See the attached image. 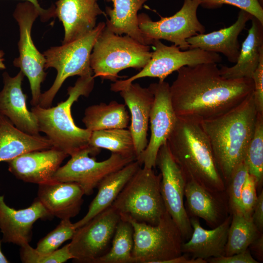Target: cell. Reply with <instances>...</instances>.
Listing matches in <instances>:
<instances>
[{
    "label": "cell",
    "mask_w": 263,
    "mask_h": 263,
    "mask_svg": "<svg viewBox=\"0 0 263 263\" xmlns=\"http://www.w3.org/2000/svg\"><path fill=\"white\" fill-rule=\"evenodd\" d=\"M187 213L198 217L214 228L230 214L226 191L212 192L193 181H188L185 188Z\"/></svg>",
    "instance_id": "cell-20"
},
{
    "label": "cell",
    "mask_w": 263,
    "mask_h": 263,
    "mask_svg": "<svg viewBox=\"0 0 263 263\" xmlns=\"http://www.w3.org/2000/svg\"><path fill=\"white\" fill-rule=\"evenodd\" d=\"M177 72L169 90L177 117L200 121L211 119L236 107L253 93L252 78H225L217 63L184 66Z\"/></svg>",
    "instance_id": "cell-1"
},
{
    "label": "cell",
    "mask_w": 263,
    "mask_h": 263,
    "mask_svg": "<svg viewBox=\"0 0 263 263\" xmlns=\"http://www.w3.org/2000/svg\"><path fill=\"white\" fill-rule=\"evenodd\" d=\"M4 54V52L2 50H0V70H3L6 68V67L3 63Z\"/></svg>",
    "instance_id": "cell-45"
},
{
    "label": "cell",
    "mask_w": 263,
    "mask_h": 263,
    "mask_svg": "<svg viewBox=\"0 0 263 263\" xmlns=\"http://www.w3.org/2000/svg\"><path fill=\"white\" fill-rule=\"evenodd\" d=\"M161 173L140 167L111 205L120 215L139 222L157 225L167 211L160 190Z\"/></svg>",
    "instance_id": "cell-6"
},
{
    "label": "cell",
    "mask_w": 263,
    "mask_h": 263,
    "mask_svg": "<svg viewBox=\"0 0 263 263\" xmlns=\"http://www.w3.org/2000/svg\"><path fill=\"white\" fill-rule=\"evenodd\" d=\"M258 260L263 261V235L261 233L249 245Z\"/></svg>",
    "instance_id": "cell-43"
},
{
    "label": "cell",
    "mask_w": 263,
    "mask_h": 263,
    "mask_svg": "<svg viewBox=\"0 0 263 263\" xmlns=\"http://www.w3.org/2000/svg\"><path fill=\"white\" fill-rule=\"evenodd\" d=\"M133 229L132 256L135 263H162L182 254L181 233L166 211L156 225L139 222L120 215Z\"/></svg>",
    "instance_id": "cell-8"
},
{
    "label": "cell",
    "mask_w": 263,
    "mask_h": 263,
    "mask_svg": "<svg viewBox=\"0 0 263 263\" xmlns=\"http://www.w3.org/2000/svg\"><path fill=\"white\" fill-rule=\"evenodd\" d=\"M200 5V0H184L182 7L175 14L161 16L158 21H153L145 13L138 14V27L149 45H152L154 40L164 39L173 43L181 50H188L189 45L187 39L206 31L197 16Z\"/></svg>",
    "instance_id": "cell-11"
},
{
    "label": "cell",
    "mask_w": 263,
    "mask_h": 263,
    "mask_svg": "<svg viewBox=\"0 0 263 263\" xmlns=\"http://www.w3.org/2000/svg\"><path fill=\"white\" fill-rule=\"evenodd\" d=\"M253 16L241 10L236 21L231 26L207 34H200L187 39L189 49L223 54L228 61L235 63L239 56L240 45L239 35Z\"/></svg>",
    "instance_id": "cell-23"
},
{
    "label": "cell",
    "mask_w": 263,
    "mask_h": 263,
    "mask_svg": "<svg viewBox=\"0 0 263 263\" xmlns=\"http://www.w3.org/2000/svg\"><path fill=\"white\" fill-rule=\"evenodd\" d=\"M252 79L254 83L253 96L258 113L263 114V53Z\"/></svg>",
    "instance_id": "cell-39"
},
{
    "label": "cell",
    "mask_w": 263,
    "mask_h": 263,
    "mask_svg": "<svg viewBox=\"0 0 263 263\" xmlns=\"http://www.w3.org/2000/svg\"><path fill=\"white\" fill-rule=\"evenodd\" d=\"M251 217L255 226L260 233L263 230V190L260 192L254 206Z\"/></svg>",
    "instance_id": "cell-41"
},
{
    "label": "cell",
    "mask_w": 263,
    "mask_h": 263,
    "mask_svg": "<svg viewBox=\"0 0 263 263\" xmlns=\"http://www.w3.org/2000/svg\"><path fill=\"white\" fill-rule=\"evenodd\" d=\"M53 147L46 136L24 132L0 113V162H7L28 152Z\"/></svg>",
    "instance_id": "cell-26"
},
{
    "label": "cell",
    "mask_w": 263,
    "mask_h": 263,
    "mask_svg": "<svg viewBox=\"0 0 263 263\" xmlns=\"http://www.w3.org/2000/svg\"><path fill=\"white\" fill-rule=\"evenodd\" d=\"M257 185L255 178L248 173L241 195V212L251 216L257 199Z\"/></svg>",
    "instance_id": "cell-38"
},
{
    "label": "cell",
    "mask_w": 263,
    "mask_h": 263,
    "mask_svg": "<svg viewBox=\"0 0 263 263\" xmlns=\"http://www.w3.org/2000/svg\"><path fill=\"white\" fill-rule=\"evenodd\" d=\"M112 2L113 8L106 7V27L116 34H124L149 45L138 27V12L148 0H104Z\"/></svg>",
    "instance_id": "cell-28"
},
{
    "label": "cell",
    "mask_w": 263,
    "mask_h": 263,
    "mask_svg": "<svg viewBox=\"0 0 263 263\" xmlns=\"http://www.w3.org/2000/svg\"><path fill=\"white\" fill-rule=\"evenodd\" d=\"M259 1H260L261 4L263 5V0H259Z\"/></svg>",
    "instance_id": "cell-46"
},
{
    "label": "cell",
    "mask_w": 263,
    "mask_h": 263,
    "mask_svg": "<svg viewBox=\"0 0 263 263\" xmlns=\"http://www.w3.org/2000/svg\"><path fill=\"white\" fill-rule=\"evenodd\" d=\"M154 50L150 59L137 74L124 80H117L111 85V90L119 92L135 80L146 77H157L165 81L170 74L184 66H192L202 63H217L222 61L221 56L215 52L199 48L181 51L179 47L167 46L160 40L152 43Z\"/></svg>",
    "instance_id": "cell-9"
},
{
    "label": "cell",
    "mask_w": 263,
    "mask_h": 263,
    "mask_svg": "<svg viewBox=\"0 0 263 263\" xmlns=\"http://www.w3.org/2000/svg\"><path fill=\"white\" fill-rule=\"evenodd\" d=\"M231 215L225 251L226 256L246 250L261 234L253 223L251 216L240 212H233Z\"/></svg>",
    "instance_id": "cell-31"
},
{
    "label": "cell",
    "mask_w": 263,
    "mask_h": 263,
    "mask_svg": "<svg viewBox=\"0 0 263 263\" xmlns=\"http://www.w3.org/2000/svg\"><path fill=\"white\" fill-rule=\"evenodd\" d=\"M149 45L131 37L116 34L106 26L98 36L90 56L93 76L113 82L127 68L142 69L151 58Z\"/></svg>",
    "instance_id": "cell-5"
},
{
    "label": "cell",
    "mask_w": 263,
    "mask_h": 263,
    "mask_svg": "<svg viewBox=\"0 0 263 263\" xmlns=\"http://www.w3.org/2000/svg\"><path fill=\"white\" fill-rule=\"evenodd\" d=\"M89 146L109 150L124 157L137 160L134 142L129 130L113 129L91 132Z\"/></svg>",
    "instance_id": "cell-30"
},
{
    "label": "cell",
    "mask_w": 263,
    "mask_h": 263,
    "mask_svg": "<svg viewBox=\"0 0 263 263\" xmlns=\"http://www.w3.org/2000/svg\"><path fill=\"white\" fill-rule=\"evenodd\" d=\"M141 166L136 160L105 177L99 184L97 193L91 202L87 213L81 219L74 223L75 227L77 228L83 225L110 207L126 183Z\"/></svg>",
    "instance_id": "cell-27"
},
{
    "label": "cell",
    "mask_w": 263,
    "mask_h": 263,
    "mask_svg": "<svg viewBox=\"0 0 263 263\" xmlns=\"http://www.w3.org/2000/svg\"><path fill=\"white\" fill-rule=\"evenodd\" d=\"M133 229L131 224L121 218L118 223L110 249L96 263H135L132 256Z\"/></svg>",
    "instance_id": "cell-32"
},
{
    "label": "cell",
    "mask_w": 263,
    "mask_h": 263,
    "mask_svg": "<svg viewBox=\"0 0 263 263\" xmlns=\"http://www.w3.org/2000/svg\"><path fill=\"white\" fill-rule=\"evenodd\" d=\"M99 152L90 147L71 156L66 164L56 170L53 179L77 184L85 195H90L105 177L136 160L114 153L107 159L99 162L90 156Z\"/></svg>",
    "instance_id": "cell-13"
},
{
    "label": "cell",
    "mask_w": 263,
    "mask_h": 263,
    "mask_svg": "<svg viewBox=\"0 0 263 263\" xmlns=\"http://www.w3.org/2000/svg\"><path fill=\"white\" fill-rule=\"evenodd\" d=\"M253 93L228 112L201 121L225 186L234 170L244 161L253 135L258 113Z\"/></svg>",
    "instance_id": "cell-2"
},
{
    "label": "cell",
    "mask_w": 263,
    "mask_h": 263,
    "mask_svg": "<svg viewBox=\"0 0 263 263\" xmlns=\"http://www.w3.org/2000/svg\"><path fill=\"white\" fill-rule=\"evenodd\" d=\"M120 215L112 206L76 228L69 243L76 262L96 263L111 248Z\"/></svg>",
    "instance_id": "cell-12"
},
{
    "label": "cell",
    "mask_w": 263,
    "mask_h": 263,
    "mask_svg": "<svg viewBox=\"0 0 263 263\" xmlns=\"http://www.w3.org/2000/svg\"><path fill=\"white\" fill-rule=\"evenodd\" d=\"M93 75L79 76L73 86L67 89V99L56 106L44 108L39 105L33 106L34 114L39 132L44 133L53 147L72 156L90 147L91 132L80 128L75 123L71 114L74 103L81 96L88 97L93 90Z\"/></svg>",
    "instance_id": "cell-4"
},
{
    "label": "cell",
    "mask_w": 263,
    "mask_h": 263,
    "mask_svg": "<svg viewBox=\"0 0 263 263\" xmlns=\"http://www.w3.org/2000/svg\"><path fill=\"white\" fill-rule=\"evenodd\" d=\"M106 26L103 21L99 22L95 28L83 37L73 41L54 46L43 53L45 58V69L53 68L57 74L51 87L41 93L39 105L48 108L68 77L93 75L90 66V56L94 45L102 30Z\"/></svg>",
    "instance_id": "cell-7"
},
{
    "label": "cell",
    "mask_w": 263,
    "mask_h": 263,
    "mask_svg": "<svg viewBox=\"0 0 263 263\" xmlns=\"http://www.w3.org/2000/svg\"><path fill=\"white\" fill-rule=\"evenodd\" d=\"M177 117L167 143L186 181H194L212 192L225 191L201 121L189 117Z\"/></svg>",
    "instance_id": "cell-3"
},
{
    "label": "cell",
    "mask_w": 263,
    "mask_h": 263,
    "mask_svg": "<svg viewBox=\"0 0 263 263\" xmlns=\"http://www.w3.org/2000/svg\"><path fill=\"white\" fill-rule=\"evenodd\" d=\"M20 258L23 263H63L73 259L69 244L51 253H42L33 248L29 243L20 246Z\"/></svg>",
    "instance_id": "cell-35"
},
{
    "label": "cell",
    "mask_w": 263,
    "mask_h": 263,
    "mask_svg": "<svg viewBox=\"0 0 263 263\" xmlns=\"http://www.w3.org/2000/svg\"><path fill=\"white\" fill-rule=\"evenodd\" d=\"M76 228L70 219H62L56 227L41 239L36 250L42 253H51L57 249L66 241L71 240Z\"/></svg>",
    "instance_id": "cell-34"
},
{
    "label": "cell",
    "mask_w": 263,
    "mask_h": 263,
    "mask_svg": "<svg viewBox=\"0 0 263 263\" xmlns=\"http://www.w3.org/2000/svg\"><path fill=\"white\" fill-rule=\"evenodd\" d=\"M244 161L248 173L256 180L257 188L263 182V114H257L253 136L247 147Z\"/></svg>",
    "instance_id": "cell-33"
},
{
    "label": "cell",
    "mask_w": 263,
    "mask_h": 263,
    "mask_svg": "<svg viewBox=\"0 0 263 263\" xmlns=\"http://www.w3.org/2000/svg\"><path fill=\"white\" fill-rule=\"evenodd\" d=\"M24 75L21 71L14 76L2 74L3 87L0 92V113L18 129L28 134L39 135L37 120L27 107V95L22 89Z\"/></svg>",
    "instance_id": "cell-19"
},
{
    "label": "cell",
    "mask_w": 263,
    "mask_h": 263,
    "mask_svg": "<svg viewBox=\"0 0 263 263\" xmlns=\"http://www.w3.org/2000/svg\"><path fill=\"white\" fill-rule=\"evenodd\" d=\"M251 26L240 49L235 64L222 66L221 75L227 79L252 78L263 53V24L256 18L251 19Z\"/></svg>",
    "instance_id": "cell-25"
},
{
    "label": "cell",
    "mask_w": 263,
    "mask_h": 263,
    "mask_svg": "<svg viewBox=\"0 0 263 263\" xmlns=\"http://www.w3.org/2000/svg\"><path fill=\"white\" fill-rule=\"evenodd\" d=\"M119 92L131 113L129 130L133 138L137 159L148 143V130L153 94L149 87H143L139 84L133 82Z\"/></svg>",
    "instance_id": "cell-21"
},
{
    "label": "cell",
    "mask_w": 263,
    "mask_h": 263,
    "mask_svg": "<svg viewBox=\"0 0 263 263\" xmlns=\"http://www.w3.org/2000/svg\"><path fill=\"white\" fill-rule=\"evenodd\" d=\"M205 8L215 9L228 4L244 10L256 18L263 24V8L259 0H200Z\"/></svg>",
    "instance_id": "cell-37"
},
{
    "label": "cell",
    "mask_w": 263,
    "mask_h": 263,
    "mask_svg": "<svg viewBox=\"0 0 263 263\" xmlns=\"http://www.w3.org/2000/svg\"><path fill=\"white\" fill-rule=\"evenodd\" d=\"M156 166L160 171V190L166 210L179 229L184 242L191 237L192 227L184 204L186 180L173 159L167 142L160 148Z\"/></svg>",
    "instance_id": "cell-14"
},
{
    "label": "cell",
    "mask_w": 263,
    "mask_h": 263,
    "mask_svg": "<svg viewBox=\"0 0 263 263\" xmlns=\"http://www.w3.org/2000/svg\"><path fill=\"white\" fill-rule=\"evenodd\" d=\"M2 241L0 237V263H9L10 262L7 260L6 257L4 256L1 250V244Z\"/></svg>",
    "instance_id": "cell-44"
},
{
    "label": "cell",
    "mask_w": 263,
    "mask_h": 263,
    "mask_svg": "<svg viewBox=\"0 0 263 263\" xmlns=\"http://www.w3.org/2000/svg\"><path fill=\"white\" fill-rule=\"evenodd\" d=\"M53 217L37 198L28 207L15 209L7 206L4 195L0 194V231L3 243L20 246L29 243L34 224Z\"/></svg>",
    "instance_id": "cell-17"
},
{
    "label": "cell",
    "mask_w": 263,
    "mask_h": 263,
    "mask_svg": "<svg viewBox=\"0 0 263 263\" xmlns=\"http://www.w3.org/2000/svg\"><path fill=\"white\" fill-rule=\"evenodd\" d=\"M210 263H258L259 262L252 256L250 250H246L231 256H222L211 258L207 260Z\"/></svg>",
    "instance_id": "cell-40"
},
{
    "label": "cell",
    "mask_w": 263,
    "mask_h": 263,
    "mask_svg": "<svg viewBox=\"0 0 263 263\" xmlns=\"http://www.w3.org/2000/svg\"><path fill=\"white\" fill-rule=\"evenodd\" d=\"M231 217L230 213L223 223L211 229L203 228L196 217H190L193 230L190 238L182 244V253L206 261L224 256Z\"/></svg>",
    "instance_id": "cell-24"
},
{
    "label": "cell",
    "mask_w": 263,
    "mask_h": 263,
    "mask_svg": "<svg viewBox=\"0 0 263 263\" xmlns=\"http://www.w3.org/2000/svg\"><path fill=\"white\" fill-rule=\"evenodd\" d=\"M13 16L19 31V56L14 59L13 64L27 77L32 94L31 104L35 106L39 104L41 85L47 75L45 58L35 46L31 37L33 23L39 16V12L32 3L25 1L17 5Z\"/></svg>",
    "instance_id": "cell-10"
},
{
    "label": "cell",
    "mask_w": 263,
    "mask_h": 263,
    "mask_svg": "<svg viewBox=\"0 0 263 263\" xmlns=\"http://www.w3.org/2000/svg\"><path fill=\"white\" fill-rule=\"evenodd\" d=\"M130 116L126 105L113 100L86 108L82 122L91 132L113 129H126Z\"/></svg>",
    "instance_id": "cell-29"
},
{
    "label": "cell",
    "mask_w": 263,
    "mask_h": 263,
    "mask_svg": "<svg viewBox=\"0 0 263 263\" xmlns=\"http://www.w3.org/2000/svg\"><path fill=\"white\" fill-rule=\"evenodd\" d=\"M99 0H57L55 14L62 22L64 31L62 44L79 39L92 32L96 26L98 16L105 13Z\"/></svg>",
    "instance_id": "cell-18"
},
{
    "label": "cell",
    "mask_w": 263,
    "mask_h": 263,
    "mask_svg": "<svg viewBox=\"0 0 263 263\" xmlns=\"http://www.w3.org/2000/svg\"><path fill=\"white\" fill-rule=\"evenodd\" d=\"M248 173V168L244 161L241 163L234 170L226 185L230 212H241V192Z\"/></svg>",
    "instance_id": "cell-36"
},
{
    "label": "cell",
    "mask_w": 263,
    "mask_h": 263,
    "mask_svg": "<svg viewBox=\"0 0 263 263\" xmlns=\"http://www.w3.org/2000/svg\"><path fill=\"white\" fill-rule=\"evenodd\" d=\"M32 3L39 12V17L42 21H47L52 17H55V6H52L49 9H44L40 7L38 0H22Z\"/></svg>",
    "instance_id": "cell-42"
},
{
    "label": "cell",
    "mask_w": 263,
    "mask_h": 263,
    "mask_svg": "<svg viewBox=\"0 0 263 263\" xmlns=\"http://www.w3.org/2000/svg\"><path fill=\"white\" fill-rule=\"evenodd\" d=\"M37 199L53 216L71 219L79 212L85 195L79 185L52 180L38 185Z\"/></svg>",
    "instance_id": "cell-22"
},
{
    "label": "cell",
    "mask_w": 263,
    "mask_h": 263,
    "mask_svg": "<svg viewBox=\"0 0 263 263\" xmlns=\"http://www.w3.org/2000/svg\"><path fill=\"white\" fill-rule=\"evenodd\" d=\"M68 155L55 148L34 150L7 161L8 170L17 179L38 185L52 180L53 176Z\"/></svg>",
    "instance_id": "cell-16"
},
{
    "label": "cell",
    "mask_w": 263,
    "mask_h": 263,
    "mask_svg": "<svg viewBox=\"0 0 263 263\" xmlns=\"http://www.w3.org/2000/svg\"><path fill=\"white\" fill-rule=\"evenodd\" d=\"M149 87L154 96L149 119L150 136L146 149L137 160L143 167L153 169L158 152L167 142L178 117L172 107L169 84L159 81L151 83Z\"/></svg>",
    "instance_id": "cell-15"
}]
</instances>
